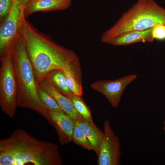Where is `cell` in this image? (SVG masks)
Returning <instances> with one entry per match:
<instances>
[{
  "instance_id": "1",
  "label": "cell",
  "mask_w": 165,
  "mask_h": 165,
  "mask_svg": "<svg viewBox=\"0 0 165 165\" xmlns=\"http://www.w3.org/2000/svg\"><path fill=\"white\" fill-rule=\"evenodd\" d=\"M61 165L63 161L56 144L41 141L23 130H15L0 141V165Z\"/></svg>"
},
{
  "instance_id": "2",
  "label": "cell",
  "mask_w": 165,
  "mask_h": 165,
  "mask_svg": "<svg viewBox=\"0 0 165 165\" xmlns=\"http://www.w3.org/2000/svg\"><path fill=\"white\" fill-rule=\"evenodd\" d=\"M22 36L36 85L51 71L63 70L66 65L78 58L73 51L57 43L26 20Z\"/></svg>"
},
{
  "instance_id": "3",
  "label": "cell",
  "mask_w": 165,
  "mask_h": 165,
  "mask_svg": "<svg viewBox=\"0 0 165 165\" xmlns=\"http://www.w3.org/2000/svg\"><path fill=\"white\" fill-rule=\"evenodd\" d=\"M10 51L16 85L17 106L34 110L51 124L47 109L37 94L32 67L22 35Z\"/></svg>"
},
{
  "instance_id": "4",
  "label": "cell",
  "mask_w": 165,
  "mask_h": 165,
  "mask_svg": "<svg viewBox=\"0 0 165 165\" xmlns=\"http://www.w3.org/2000/svg\"><path fill=\"white\" fill-rule=\"evenodd\" d=\"M160 24H165V9L154 0H138L102 33L101 41L111 44L116 38L123 34L144 31Z\"/></svg>"
},
{
  "instance_id": "5",
  "label": "cell",
  "mask_w": 165,
  "mask_h": 165,
  "mask_svg": "<svg viewBox=\"0 0 165 165\" xmlns=\"http://www.w3.org/2000/svg\"><path fill=\"white\" fill-rule=\"evenodd\" d=\"M28 0H15L0 26V55L10 51L22 34L26 20L25 6Z\"/></svg>"
},
{
  "instance_id": "6",
  "label": "cell",
  "mask_w": 165,
  "mask_h": 165,
  "mask_svg": "<svg viewBox=\"0 0 165 165\" xmlns=\"http://www.w3.org/2000/svg\"><path fill=\"white\" fill-rule=\"evenodd\" d=\"M0 105L3 112L10 117L16 108L17 87L10 51L0 55Z\"/></svg>"
},
{
  "instance_id": "7",
  "label": "cell",
  "mask_w": 165,
  "mask_h": 165,
  "mask_svg": "<svg viewBox=\"0 0 165 165\" xmlns=\"http://www.w3.org/2000/svg\"><path fill=\"white\" fill-rule=\"evenodd\" d=\"M103 128L104 136L97 156V165H120L121 151L119 138L114 133L108 119L104 121Z\"/></svg>"
},
{
  "instance_id": "8",
  "label": "cell",
  "mask_w": 165,
  "mask_h": 165,
  "mask_svg": "<svg viewBox=\"0 0 165 165\" xmlns=\"http://www.w3.org/2000/svg\"><path fill=\"white\" fill-rule=\"evenodd\" d=\"M137 78L135 74L128 75L114 80L97 81L91 85V88L101 93L114 108L119 105L126 87Z\"/></svg>"
},
{
  "instance_id": "9",
  "label": "cell",
  "mask_w": 165,
  "mask_h": 165,
  "mask_svg": "<svg viewBox=\"0 0 165 165\" xmlns=\"http://www.w3.org/2000/svg\"><path fill=\"white\" fill-rule=\"evenodd\" d=\"M52 125L56 129L60 141L64 144L73 141L75 122L70 116L63 111H53L47 109Z\"/></svg>"
},
{
  "instance_id": "10",
  "label": "cell",
  "mask_w": 165,
  "mask_h": 165,
  "mask_svg": "<svg viewBox=\"0 0 165 165\" xmlns=\"http://www.w3.org/2000/svg\"><path fill=\"white\" fill-rule=\"evenodd\" d=\"M36 86H38L51 95L61 110L74 121L85 119L77 111L70 98L60 93L50 83L42 80L38 82Z\"/></svg>"
},
{
  "instance_id": "11",
  "label": "cell",
  "mask_w": 165,
  "mask_h": 165,
  "mask_svg": "<svg viewBox=\"0 0 165 165\" xmlns=\"http://www.w3.org/2000/svg\"><path fill=\"white\" fill-rule=\"evenodd\" d=\"M71 4V2L59 0H28L25 6L24 14L25 16L38 12L63 10Z\"/></svg>"
},
{
  "instance_id": "12",
  "label": "cell",
  "mask_w": 165,
  "mask_h": 165,
  "mask_svg": "<svg viewBox=\"0 0 165 165\" xmlns=\"http://www.w3.org/2000/svg\"><path fill=\"white\" fill-rule=\"evenodd\" d=\"M63 70L68 88L73 95L81 96L82 94V89L79 58L66 65Z\"/></svg>"
},
{
  "instance_id": "13",
  "label": "cell",
  "mask_w": 165,
  "mask_h": 165,
  "mask_svg": "<svg viewBox=\"0 0 165 165\" xmlns=\"http://www.w3.org/2000/svg\"><path fill=\"white\" fill-rule=\"evenodd\" d=\"M154 27L142 31H136L123 34L116 38L111 44L115 46H127L139 42H152Z\"/></svg>"
},
{
  "instance_id": "14",
  "label": "cell",
  "mask_w": 165,
  "mask_h": 165,
  "mask_svg": "<svg viewBox=\"0 0 165 165\" xmlns=\"http://www.w3.org/2000/svg\"><path fill=\"white\" fill-rule=\"evenodd\" d=\"M75 124L82 131L92 146L93 150L97 156L99 148L104 136L102 131L94 123L85 119L74 121Z\"/></svg>"
},
{
  "instance_id": "15",
  "label": "cell",
  "mask_w": 165,
  "mask_h": 165,
  "mask_svg": "<svg viewBox=\"0 0 165 165\" xmlns=\"http://www.w3.org/2000/svg\"><path fill=\"white\" fill-rule=\"evenodd\" d=\"M42 80L50 83L59 91L66 97H70L73 95L68 88L63 70L55 69L51 70L46 75Z\"/></svg>"
},
{
  "instance_id": "16",
  "label": "cell",
  "mask_w": 165,
  "mask_h": 165,
  "mask_svg": "<svg viewBox=\"0 0 165 165\" xmlns=\"http://www.w3.org/2000/svg\"><path fill=\"white\" fill-rule=\"evenodd\" d=\"M37 90L40 100L47 109L53 111H62L56 100L49 94L38 86H37Z\"/></svg>"
},
{
  "instance_id": "17",
  "label": "cell",
  "mask_w": 165,
  "mask_h": 165,
  "mask_svg": "<svg viewBox=\"0 0 165 165\" xmlns=\"http://www.w3.org/2000/svg\"><path fill=\"white\" fill-rule=\"evenodd\" d=\"M80 96L73 95L69 98L72 102L75 108L79 114L86 120L93 123L90 109L86 105Z\"/></svg>"
},
{
  "instance_id": "18",
  "label": "cell",
  "mask_w": 165,
  "mask_h": 165,
  "mask_svg": "<svg viewBox=\"0 0 165 165\" xmlns=\"http://www.w3.org/2000/svg\"><path fill=\"white\" fill-rule=\"evenodd\" d=\"M73 141L76 144L88 150H93L91 143L86 136L76 125H75L73 132Z\"/></svg>"
},
{
  "instance_id": "19",
  "label": "cell",
  "mask_w": 165,
  "mask_h": 165,
  "mask_svg": "<svg viewBox=\"0 0 165 165\" xmlns=\"http://www.w3.org/2000/svg\"><path fill=\"white\" fill-rule=\"evenodd\" d=\"M15 0H0V21L2 22L9 13Z\"/></svg>"
},
{
  "instance_id": "20",
  "label": "cell",
  "mask_w": 165,
  "mask_h": 165,
  "mask_svg": "<svg viewBox=\"0 0 165 165\" xmlns=\"http://www.w3.org/2000/svg\"><path fill=\"white\" fill-rule=\"evenodd\" d=\"M152 35L154 38L163 39L165 38V24H160L154 27Z\"/></svg>"
},
{
  "instance_id": "21",
  "label": "cell",
  "mask_w": 165,
  "mask_h": 165,
  "mask_svg": "<svg viewBox=\"0 0 165 165\" xmlns=\"http://www.w3.org/2000/svg\"><path fill=\"white\" fill-rule=\"evenodd\" d=\"M67 2H71L72 0H59Z\"/></svg>"
},
{
  "instance_id": "22",
  "label": "cell",
  "mask_w": 165,
  "mask_h": 165,
  "mask_svg": "<svg viewBox=\"0 0 165 165\" xmlns=\"http://www.w3.org/2000/svg\"><path fill=\"white\" fill-rule=\"evenodd\" d=\"M164 126L163 127H165V120L164 121Z\"/></svg>"
},
{
  "instance_id": "23",
  "label": "cell",
  "mask_w": 165,
  "mask_h": 165,
  "mask_svg": "<svg viewBox=\"0 0 165 165\" xmlns=\"http://www.w3.org/2000/svg\"><path fill=\"white\" fill-rule=\"evenodd\" d=\"M163 130H164V133H165V127H163Z\"/></svg>"
}]
</instances>
